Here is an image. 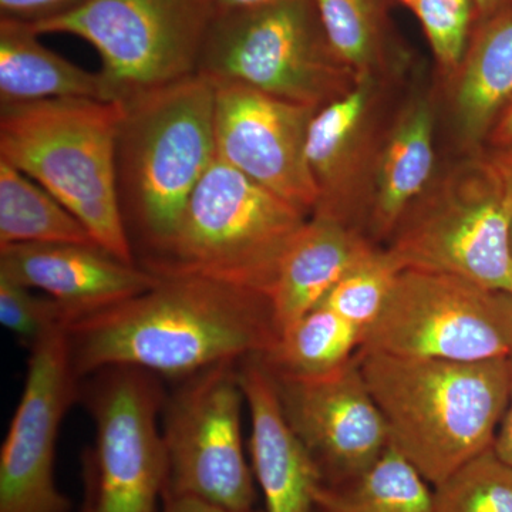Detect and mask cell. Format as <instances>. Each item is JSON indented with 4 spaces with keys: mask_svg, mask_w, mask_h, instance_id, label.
<instances>
[{
    "mask_svg": "<svg viewBox=\"0 0 512 512\" xmlns=\"http://www.w3.org/2000/svg\"><path fill=\"white\" fill-rule=\"evenodd\" d=\"M67 332L80 380L116 366L185 379L264 355L278 338L268 296L194 275L158 276L147 291L72 320Z\"/></svg>",
    "mask_w": 512,
    "mask_h": 512,
    "instance_id": "cell-1",
    "label": "cell"
},
{
    "mask_svg": "<svg viewBox=\"0 0 512 512\" xmlns=\"http://www.w3.org/2000/svg\"><path fill=\"white\" fill-rule=\"evenodd\" d=\"M121 106L117 201L134 258L147 269L173 241L215 160V86L195 73Z\"/></svg>",
    "mask_w": 512,
    "mask_h": 512,
    "instance_id": "cell-2",
    "label": "cell"
},
{
    "mask_svg": "<svg viewBox=\"0 0 512 512\" xmlns=\"http://www.w3.org/2000/svg\"><path fill=\"white\" fill-rule=\"evenodd\" d=\"M357 357L386 420L390 446L433 487L494 446L510 399V359Z\"/></svg>",
    "mask_w": 512,
    "mask_h": 512,
    "instance_id": "cell-3",
    "label": "cell"
},
{
    "mask_svg": "<svg viewBox=\"0 0 512 512\" xmlns=\"http://www.w3.org/2000/svg\"><path fill=\"white\" fill-rule=\"evenodd\" d=\"M121 117L123 106L117 101L0 104V160L62 202L100 248L137 264L117 201L116 141Z\"/></svg>",
    "mask_w": 512,
    "mask_h": 512,
    "instance_id": "cell-4",
    "label": "cell"
},
{
    "mask_svg": "<svg viewBox=\"0 0 512 512\" xmlns=\"http://www.w3.org/2000/svg\"><path fill=\"white\" fill-rule=\"evenodd\" d=\"M309 214L215 154L173 241L146 271L194 275L269 298L286 252Z\"/></svg>",
    "mask_w": 512,
    "mask_h": 512,
    "instance_id": "cell-5",
    "label": "cell"
},
{
    "mask_svg": "<svg viewBox=\"0 0 512 512\" xmlns=\"http://www.w3.org/2000/svg\"><path fill=\"white\" fill-rule=\"evenodd\" d=\"M197 73L315 109L359 82L333 55L315 0H278L218 13Z\"/></svg>",
    "mask_w": 512,
    "mask_h": 512,
    "instance_id": "cell-6",
    "label": "cell"
},
{
    "mask_svg": "<svg viewBox=\"0 0 512 512\" xmlns=\"http://www.w3.org/2000/svg\"><path fill=\"white\" fill-rule=\"evenodd\" d=\"M393 234L387 251L402 269L454 275L512 293L510 208L488 157L451 171Z\"/></svg>",
    "mask_w": 512,
    "mask_h": 512,
    "instance_id": "cell-7",
    "label": "cell"
},
{
    "mask_svg": "<svg viewBox=\"0 0 512 512\" xmlns=\"http://www.w3.org/2000/svg\"><path fill=\"white\" fill-rule=\"evenodd\" d=\"M214 18L211 0H89L32 28L89 42L101 57L107 96L124 103L197 73Z\"/></svg>",
    "mask_w": 512,
    "mask_h": 512,
    "instance_id": "cell-8",
    "label": "cell"
},
{
    "mask_svg": "<svg viewBox=\"0 0 512 512\" xmlns=\"http://www.w3.org/2000/svg\"><path fill=\"white\" fill-rule=\"evenodd\" d=\"M86 379L80 399L92 414L96 446L83 457V510L157 512L167 487L160 380L128 366L107 367Z\"/></svg>",
    "mask_w": 512,
    "mask_h": 512,
    "instance_id": "cell-9",
    "label": "cell"
},
{
    "mask_svg": "<svg viewBox=\"0 0 512 512\" xmlns=\"http://www.w3.org/2000/svg\"><path fill=\"white\" fill-rule=\"evenodd\" d=\"M239 362L220 363L185 377L165 397L161 410L167 456L164 497L255 510V477L242 436L245 394Z\"/></svg>",
    "mask_w": 512,
    "mask_h": 512,
    "instance_id": "cell-10",
    "label": "cell"
},
{
    "mask_svg": "<svg viewBox=\"0 0 512 512\" xmlns=\"http://www.w3.org/2000/svg\"><path fill=\"white\" fill-rule=\"evenodd\" d=\"M360 352L485 362L512 355V293L458 276L403 269Z\"/></svg>",
    "mask_w": 512,
    "mask_h": 512,
    "instance_id": "cell-11",
    "label": "cell"
},
{
    "mask_svg": "<svg viewBox=\"0 0 512 512\" xmlns=\"http://www.w3.org/2000/svg\"><path fill=\"white\" fill-rule=\"evenodd\" d=\"M67 326H52L29 349L25 386L0 450V512H72L55 476L57 437L82 384Z\"/></svg>",
    "mask_w": 512,
    "mask_h": 512,
    "instance_id": "cell-12",
    "label": "cell"
},
{
    "mask_svg": "<svg viewBox=\"0 0 512 512\" xmlns=\"http://www.w3.org/2000/svg\"><path fill=\"white\" fill-rule=\"evenodd\" d=\"M214 86L217 156L312 215L319 191L306 161V138L319 109L242 84Z\"/></svg>",
    "mask_w": 512,
    "mask_h": 512,
    "instance_id": "cell-13",
    "label": "cell"
},
{
    "mask_svg": "<svg viewBox=\"0 0 512 512\" xmlns=\"http://www.w3.org/2000/svg\"><path fill=\"white\" fill-rule=\"evenodd\" d=\"M271 377L286 419L311 454L323 485L355 480L390 447L386 420L359 357L320 379Z\"/></svg>",
    "mask_w": 512,
    "mask_h": 512,
    "instance_id": "cell-14",
    "label": "cell"
},
{
    "mask_svg": "<svg viewBox=\"0 0 512 512\" xmlns=\"http://www.w3.org/2000/svg\"><path fill=\"white\" fill-rule=\"evenodd\" d=\"M0 275L55 299L70 322L127 301L158 281L140 265L121 261L97 245L74 244L0 248Z\"/></svg>",
    "mask_w": 512,
    "mask_h": 512,
    "instance_id": "cell-15",
    "label": "cell"
},
{
    "mask_svg": "<svg viewBox=\"0 0 512 512\" xmlns=\"http://www.w3.org/2000/svg\"><path fill=\"white\" fill-rule=\"evenodd\" d=\"M239 376L251 419L252 473L264 497L265 512H315L322 478L286 419L261 356L242 359Z\"/></svg>",
    "mask_w": 512,
    "mask_h": 512,
    "instance_id": "cell-16",
    "label": "cell"
},
{
    "mask_svg": "<svg viewBox=\"0 0 512 512\" xmlns=\"http://www.w3.org/2000/svg\"><path fill=\"white\" fill-rule=\"evenodd\" d=\"M372 248L348 221L312 214L286 252L269 295L278 335L320 305L339 279Z\"/></svg>",
    "mask_w": 512,
    "mask_h": 512,
    "instance_id": "cell-17",
    "label": "cell"
},
{
    "mask_svg": "<svg viewBox=\"0 0 512 512\" xmlns=\"http://www.w3.org/2000/svg\"><path fill=\"white\" fill-rule=\"evenodd\" d=\"M454 76L458 126L478 143L512 100V6L477 23Z\"/></svg>",
    "mask_w": 512,
    "mask_h": 512,
    "instance_id": "cell-18",
    "label": "cell"
},
{
    "mask_svg": "<svg viewBox=\"0 0 512 512\" xmlns=\"http://www.w3.org/2000/svg\"><path fill=\"white\" fill-rule=\"evenodd\" d=\"M28 23L0 19V104L107 100L100 73L80 69L39 42Z\"/></svg>",
    "mask_w": 512,
    "mask_h": 512,
    "instance_id": "cell-19",
    "label": "cell"
},
{
    "mask_svg": "<svg viewBox=\"0 0 512 512\" xmlns=\"http://www.w3.org/2000/svg\"><path fill=\"white\" fill-rule=\"evenodd\" d=\"M372 90V77L359 80L349 92L320 107L309 124L306 161L319 191L313 214L346 221L349 180L359 161Z\"/></svg>",
    "mask_w": 512,
    "mask_h": 512,
    "instance_id": "cell-20",
    "label": "cell"
},
{
    "mask_svg": "<svg viewBox=\"0 0 512 512\" xmlns=\"http://www.w3.org/2000/svg\"><path fill=\"white\" fill-rule=\"evenodd\" d=\"M434 168V119L427 101H416L397 120L376 175L372 227L392 235L420 200Z\"/></svg>",
    "mask_w": 512,
    "mask_h": 512,
    "instance_id": "cell-21",
    "label": "cell"
},
{
    "mask_svg": "<svg viewBox=\"0 0 512 512\" xmlns=\"http://www.w3.org/2000/svg\"><path fill=\"white\" fill-rule=\"evenodd\" d=\"M362 343V330L320 303L282 330L274 346L259 356L272 376L320 379L348 366Z\"/></svg>",
    "mask_w": 512,
    "mask_h": 512,
    "instance_id": "cell-22",
    "label": "cell"
},
{
    "mask_svg": "<svg viewBox=\"0 0 512 512\" xmlns=\"http://www.w3.org/2000/svg\"><path fill=\"white\" fill-rule=\"evenodd\" d=\"M22 244L97 245L62 202L0 160V248Z\"/></svg>",
    "mask_w": 512,
    "mask_h": 512,
    "instance_id": "cell-23",
    "label": "cell"
},
{
    "mask_svg": "<svg viewBox=\"0 0 512 512\" xmlns=\"http://www.w3.org/2000/svg\"><path fill=\"white\" fill-rule=\"evenodd\" d=\"M434 488L390 446L369 470L340 485H320L316 512H433Z\"/></svg>",
    "mask_w": 512,
    "mask_h": 512,
    "instance_id": "cell-24",
    "label": "cell"
},
{
    "mask_svg": "<svg viewBox=\"0 0 512 512\" xmlns=\"http://www.w3.org/2000/svg\"><path fill=\"white\" fill-rule=\"evenodd\" d=\"M330 49L356 80L372 77L390 46L382 0H315Z\"/></svg>",
    "mask_w": 512,
    "mask_h": 512,
    "instance_id": "cell-25",
    "label": "cell"
},
{
    "mask_svg": "<svg viewBox=\"0 0 512 512\" xmlns=\"http://www.w3.org/2000/svg\"><path fill=\"white\" fill-rule=\"evenodd\" d=\"M402 271L387 249L372 248L339 279L322 305L362 330L365 338L367 330L382 315Z\"/></svg>",
    "mask_w": 512,
    "mask_h": 512,
    "instance_id": "cell-26",
    "label": "cell"
},
{
    "mask_svg": "<svg viewBox=\"0 0 512 512\" xmlns=\"http://www.w3.org/2000/svg\"><path fill=\"white\" fill-rule=\"evenodd\" d=\"M433 488V512H512V466L493 447Z\"/></svg>",
    "mask_w": 512,
    "mask_h": 512,
    "instance_id": "cell-27",
    "label": "cell"
},
{
    "mask_svg": "<svg viewBox=\"0 0 512 512\" xmlns=\"http://www.w3.org/2000/svg\"><path fill=\"white\" fill-rule=\"evenodd\" d=\"M410 10L420 20L437 63L454 76L476 28L473 0H416Z\"/></svg>",
    "mask_w": 512,
    "mask_h": 512,
    "instance_id": "cell-28",
    "label": "cell"
},
{
    "mask_svg": "<svg viewBox=\"0 0 512 512\" xmlns=\"http://www.w3.org/2000/svg\"><path fill=\"white\" fill-rule=\"evenodd\" d=\"M64 320L70 322L69 315L55 299L36 295L28 286L0 275V322L29 349Z\"/></svg>",
    "mask_w": 512,
    "mask_h": 512,
    "instance_id": "cell-29",
    "label": "cell"
},
{
    "mask_svg": "<svg viewBox=\"0 0 512 512\" xmlns=\"http://www.w3.org/2000/svg\"><path fill=\"white\" fill-rule=\"evenodd\" d=\"M89 0H0V19L36 26L63 18Z\"/></svg>",
    "mask_w": 512,
    "mask_h": 512,
    "instance_id": "cell-30",
    "label": "cell"
},
{
    "mask_svg": "<svg viewBox=\"0 0 512 512\" xmlns=\"http://www.w3.org/2000/svg\"><path fill=\"white\" fill-rule=\"evenodd\" d=\"M508 359H510L511 366L510 399H508L507 410H505L503 420H501L500 427H498L493 448L505 463L512 466V355Z\"/></svg>",
    "mask_w": 512,
    "mask_h": 512,
    "instance_id": "cell-31",
    "label": "cell"
},
{
    "mask_svg": "<svg viewBox=\"0 0 512 512\" xmlns=\"http://www.w3.org/2000/svg\"><path fill=\"white\" fill-rule=\"evenodd\" d=\"M487 140L494 150H512V100L494 121Z\"/></svg>",
    "mask_w": 512,
    "mask_h": 512,
    "instance_id": "cell-32",
    "label": "cell"
},
{
    "mask_svg": "<svg viewBox=\"0 0 512 512\" xmlns=\"http://www.w3.org/2000/svg\"><path fill=\"white\" fill-rule=\"evenodd\" d=\"M495 173L498 175L505 198H507L508 208L511 214V234H512V150H494L491 156H488Z\"/></svg>",
    "mask_w": 512,
    "mask_h": 512,
    "instance_id": "cell-33",
    "label": "cell"
},
{
    "mask_svg": "<svg viewBox=\"0 0 512 512\" xmlns=\"http://www.w3.org/2000/svg\"><path fill=\"white\" fill-rule=\"evenodd\" d=\"M161 512H258L229 510V508L218 507L204 503V501L194 500V498L185 497H164L163 510Z\"/></svg>",
    "mask_w": 512,
    "mask_h": 512,
    "instance_id": "cell-34",
    "label": "cell"
},
{
    "mask_svg": "<svg viewBox=\"0 0 512 512\" xmlns=\"http://www.w3.org/2000/svg\"><path fill=\"white\" fill-rule=\"evenodd\" d=\"M473 2L476 6L477 23L484 22V20L494 16L495 13L512 6V0H473Z\"/></svg>",
    "mask_w": 512,
    "mask_h": 512,
    "instance_id": "cell-35",
    "label": "cell"
},
{
    "mask_svg": "<svg viewBox=\"0 0 512 512\" xmlns=\"http://www.w3.org/2000/svg\"><path fill=\"white\" fill-rule=\"evenodd\" d=\"M272 2H278V0H211L215 15L231 12V10L255 8V6L268 5Z\"/></svg>",
    "mask_w": 512,
    "mask_h": 512,
    "instance_id": "cell-36",
    "label": "cell"
},
{
    "mask_svg": "<svg viewBox=\"0 0 512 512\" xmlns=\"http://www.w3.org/2000/svg\"><path fill=\"white\" fill-rule=\"evenodd\" d=\"M397 2H400L402 3V5L404 6H407V8H412V6L414 5V2H416V0H397Z\"/></svg>",
    "mask_w": 512,
    "mask_h": 512,
    "instance_id": "cell-37",
    "label": "cell"
},
{
    "mask_svg": "<svg viewBox=\"0 0 512 512\" xmlns=\"http://www.w3.org/2000/svg\"><path fill=\"white\" fill-rule=\"evenodd\" d=\"M82 512H86V511H84L83 508H82Z\"/></svg>",
    "mask_w": 512,
    "mask_h": 512,
    "instance_id": "cell-38",
    "label": "cell"
},
{
    "mask_svg": "<svg viewBox=\"0 0 512 512\" xmlns=\"http://www.w3.org/2000/svg\"><path fill=\"white\" fill-rule=\"evenodd\" d=\"M316 512V511H315Z\"/></svg>",
    "mask_w": 512,
    "mask_h": 512,
    "instance_id": "cell-39",
    "label": "cell"
}]
</instances>
